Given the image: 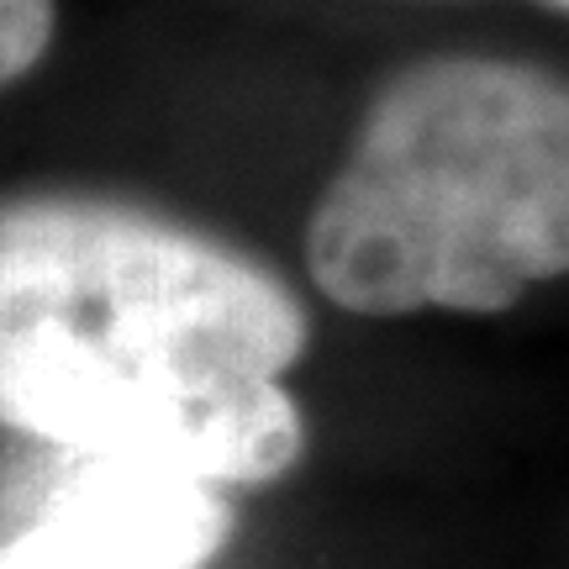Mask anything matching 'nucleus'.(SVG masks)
<instances>
[{
    "label": "nucleus",
    "mask_w": 569,
    "mask_h": 569,
    "mask_svg": "<svg viewBox=\"0 0 569 569\" xmlns=\"http://www.w3.org/2000/svg\"><path fill=\"white\" fill-rule=\"evenodd\" d=\"M306 338L296 290L222 238L101 196L0 201V427L69 459L280 480Z\"/></svg>",
    "instance_id": "nucleus-1"
},
{
    "label": "nucleus",
    "mask_w": 569,
    "mask_h": 569,
    "mask_svg": "<svg viewBox=\"0 0 569 569\" xmlns=\"http://www.w3.org/2000/svg\"><path fill=\"white\" fill-rule=\"evenodd\" d=\"M306 269L359 317H480L569 274V80L469 53L390 74L306 222Z\"/></svg>",
    "instance_id": "nucleus-2"
},
{
    "label": "nucleus",
    "mask_w": 569,
    "mask_h": 569,
    "mask_svg": "<svg viewBox=\"0 0 569 569\" xmlns=\"http://www.w3.org/2000/svg\"><path fill=\"white\" fill-rule=\"evenodd\" d=\"M222 490L169 469L74 459L32 522L0 543V569H206L227 543Z\"/></svg>",
    "instance_id": "nucleus-3"
},
{
    "label": "nucleus",
    "mask_w": 569,
    "mask_h": 569,
    "mask_svg": "<svg viewBox=\"0 0 569 569\" xmlns=\"http://www.w3.org/2000/svg\"><path fill=\"white\" fill-rule=\"evenodd\" d=\"M53 42V0H0V90L38 69Z\"/></svg>",
    "instance_id": "nucleus-4"
},
{
    "label": "nucleus",
    "mask_w": 569,
    "mask_h": 569,
    "mask_svg": "<svg viewBox=\"0 0 569 569\" xmlns=\"http://www.w3.org/2000/svg\"><path fill=\"white\" fill-rule=\"evenodd\" d=\"M549 6H565V11H569V0H549Z\"/></svg>",
    "instance_id": "nucleus-5"
}]
</instances>
